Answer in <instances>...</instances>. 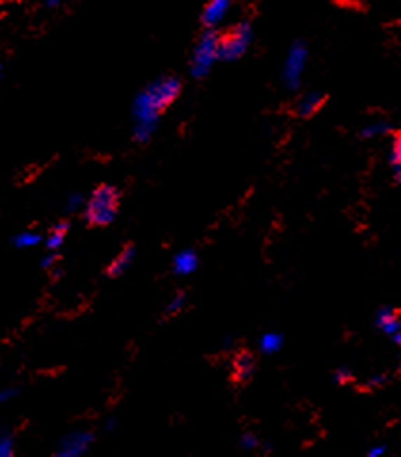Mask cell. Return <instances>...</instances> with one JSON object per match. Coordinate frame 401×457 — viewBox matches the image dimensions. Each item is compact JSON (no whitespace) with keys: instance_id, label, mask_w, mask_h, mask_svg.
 <instances>
[{"instance_id":"6da1fadb","label":"cell","mask_w":401,"mask_h":457,"mask_svg":"<svg viewBox=\"0 0 401 457\" xmlns=\"http://www.w3.org/2000/svg\"><path fill=\"white\" fill-rule=\"evenodd\" d=\"M181 88L183 84L177 77H160L135 95L132 103L133 140L137 143H147L151 140L158 128L160 117L177 100Z\"/></svg>"},{"instance_id":"7a4b0ae2","label":"cell","mask_w":401,"mask_h":457,"mask_svg":"<svg viewBox=\"0 0 401 457\" xmlns=\"http://www.w3.org/2000/svg\"><path fill=\"white\" fill-rule=\"evenodd\" d=\"M122 194L114 185H99L86 199L84 221L92 227H107L116 221Z\"/></svg>"},{"instance_id":"3957f363","label":"cell","mask_w":401,"mask_h":457,"mask_svg":"<svg viewBox=\"0 0 401 457\" xmlns=\"http://www.w3.org/2000/svg\"><path fill=\"white\" fill-rule=\"evenodd\" d=\"M219 60V33L208 29L198 39L191 60V73L194 79H202L210 73L211 65Z\"/></svg>"},{"instance_id":"277c9868","label":"cell","mask_w":401,"mask_h":457,"mask_svg":"<svg viewBox=\"0 0 401 457\" xmlns=\"http://www.w3.org/2000/svg\"><path fill=\"white\" fill-rule=\"evenodd\" d=\"M251 42V25L247 21L238 23L231 31L219 34V60L234 61L242 58Z\"/></svg>"},{"instance_id":"5b68a950","label":"cell","mask_w":401,"mask_h":457,"mask_svg":"<svg viewBox=\"0 0 401 457\" xmlns=\"http://www.w3.org/2000/svg\"><path fill=\"white\" fill-rule=\"evenodd\" d=\"M95 435L92 431H73L60 438L55 446V457H82L92 450Z\"/></svg>"},{"instance_id":"8992f818","label":"cell","mask_w":401,"mask_h":457,"mask_svg":"<svg viewBox=\"0 0 401 457\" xmlns=\"http://www.w3.org/2000/svg\"><path fill=\"white\" fill-rule=\"evenodd\" d=\"M304 63H306V48L301 42H297L290 50V55H287L285 65H283V82L291 90H295L299 86L304 71Z\"/></svg>"},{"instance_id":"52a82bcc","label":"cell","mask_w":401,"mask_h":457,"mask_svg":"<svg viewBox=\"0 0 401 457\" xmlns=\"http://www.w3.org/2000/svg\"><path fill=\"white\" fill-rule=\"evenodd\" d=\"M135 258H137V250H135V246L128 244L124 246L122 250H120V253L116 256V258L112 259L111 263H109V267H107V277L109 279H116V277H122L130 267L135 263Z\"/></svg>"},{"instance_id":"ba28073f","label":"cell","mask_w":401,"mask_h":457,"mask_svg":"<svg viewBox=\"0 0 401 457\" xmlns=\"http://www.w3.org/2000/svg\"><path fill=\"white\" fill-rule=\"evenodd\" d=\"M255 357L247 351H240L232 360V378L236 383H245L255 373Z\"/></svg>"},{"instance_id":"9c48e42d","label":"cell","mask_w":401,"mask_h":457,"mask_svg":"<svg viewBox=\"0 0 401 457\" xmlns=\"http://www.w3.org/2000/svg\"><path fill=\"white\" fill-rule=\"evenodd\" d=\"M198 265H200V258H198V253L191 248H186V250H181L173 256V261H171V269L173 272L177 274V277H186V274H192V272L196 271Z\"/></svg>"},{"instance_id":"30bf717a","label":"cell","mask_w":401,"mask_h":457,"mask_svg":"<svg viewBox=\"0 0 401 457\" xmlns=\"http://www.w3.org/2000/svg\"><path fill=\"white\" fill-rule=\"evenodd\" d=\"M325 103V95L320 92H310L304 93L301 100L295 103V113L297 117H301V119H310V117H314V114L320 111Z\"/></svg>"},{"instance_id":"8fae6325","label":"cell","mask_w":401,"mask_h":457,"mask_svg":"<svg viewBox=\"0 0 401 457\" xmlns=\"http://www.w3.org/2000/svg\"><path fill=\"white\" fill-rule=\"evenodd\" d=\"M232 0H210L204 8V13H202V23H204L208 29H211L213 25H217L219 21L223 20L229 8H231Z\"/></svg>"},{"instance_id":"7c38bea8","label":"cell","mask_w":401,"mask_h":457,"mask_svg":"<svg viewBox=\"0 0 401 457\" xmlns=\"http://www.w3.org/2000/svg\"><path fill=\"white\" fill-rule=\"evenodd\" d=\"M375 322L384 333H392L394 336L395 331L401 328V312L395 311V309H390V307H384V309L376 312Z\"/></svg>"},{"instance_id":"4fadbf2b","label":"cell","mask_w":401,"mask_h":457,"mask_svg":"<svg viewBox=\"0 0 401 457\" xmlns=\"http://www.w3.org/2000/svg\"><path fill=\"white\" fill-rule=\"evenodd\" d=\"M67 232H69V223L67 221H57L55 225L50 229L46 237H44V246H46V250H55V252H60V248L65 242Z\"/></svg>"},{"instance_id":"5bb4252c","label":"cell","mask_w":401,"mask_h":457,"mask_svg":"<svg viewBox=\"0 0 401 457\" xmlns=\"http://www.w3.org/2000/svg\"><path fill=\"white\" fill-rule=\"evenodd\" d=\"M10 242H12L13 248H20V250H29V248H34V246L44 244V237L34 231H20V232H15V234H13Z\"/></svg>"},{"instance_id":"9a60e30c","label":"cell","mask_w":401,"mask_h":457,"mask_svg":"<svg viewBox=\"0 0 401 457\" xmlns=\"http://www.w3.org/2000/svg\"><path fill=\"white\" fill-rule=\"evenodd\" d=\"M282 333H276V331H269V333H264L263 338L259 339V349H261V352H266V355L278 352L282 349Z\"/></svg>"},{"instance_id":"2e32d148","label":"cell","mask_w":401,"mask_h":457,"mask_svg":"<svg viewBox=\"0 0 401 457\" xmlns=\"http://www.w3.org/2000/svg\"><path fill=\"white\" fill-rule=\"evenodd\" d=\"M15 453V440L8 429H0V457H12Z\"/></svg>"},{"instance_id":"e0dca14e","label":"cell","mask_w":401,"mask_h":457,"mask_svg":"<svg viewBox=\"0 0 401 457\" xmlns=\"http://www.w3.org/2000/svg\"><path fill=\"white\" fill-rule=\"evenodd\" d=\"M184 307H186V293H177V296H173V299H171L170 303H168V307H165L164 314L165 317H175V314H179V312L183 311Z\"/></svg>"},{"instance_id":"ac0fdd59","label":"cell","mask_w":401,"mask_h":457,"mask_svg":"<svg viewBox=\"0 0 401 457\" xmlns=\"http://www.w3.org/2000/svg\"><path fill=\"white\" fill-rule=\"evenodd\" d=\"M86 204V197L80 191L69 192L65 199V210L67 212H79L82 210V206Z\"/></svg>"},{"instance_id":"d6986e66","label":"cell","mask_w":401,"mask_h":457,"mask_svg":"<svg viewBox=\"0 0 401 457\" xmlns=\"http://www.w3.org/2000/svg\"><path fill=\"white\" fill-rule=\"evenodd\" d=\"M21 389L15 385H6V387H0V406L10 404L12 400L20 397Z\"/></svg>"},{"instance_id":"ffe728a7","label":"cell","mask_w":401,"mask_h":457,"mask_svg":"<svg viewBox=\"0 0 401 457\" xmlns=\"http://www.w3.org/2000/svg\"><path fill=\"white\" fill-rule=\"evenodd\" d=\"M390 132V126L386 122H375V124H369L367 128H363L362 138H375V135H382V133Z\"/></svg>"},{"instance_id":"44dd1931","label":"cell","mask_w":401,"mask_h":457,"mask_svg":"<svg viewBox=\"0 0 401 457\" xmlns=\"http://www.w3.org/2000/svg\"><path fill=\"white\" fill-rule=\"evenodd\" d=\"M60 252H55V250H48V253L42 258V261H40V267L42 269H46V271H52L53 267L57 265V261H60Z\"/></svg>"},{"instance_id":"7402d4cb","label":"cell","mask_w":401,"mask_h":457,"mask_svg":"<svg viewBox=\"0 0 401 457\" xmlns=\"http://www.w3.org/2000/svg\"><path fill=\"white\" fill-rule=\"evenodd\" d=\"M259 444L261 442H259V438L253 432H243L242 437H240V448L242 450H255Z\"/></svg>"},{"instance_id":"603a6c76","label":"cell","mask_w":401,"mask_h":457,"mask_svg":"<svg viewBox=\"0 0 401 457\" xmlns=\"http://www.w3.org/2000/svg\"><path fill=\"white\" fill-rule=\"evenodd\" d=\"M390 162L394 166H401V132L395 135L394 145H392V154H390Z\"/></svg>"},{"instance_id":"cb8c5ba5","label":"cell","mask_w":401,"mask_h":457,"mask_svg":"<svg viewBox=\"0 0 401 457\" xmlns=\"http://www.w3.org/2000/svg\"><path fill=\"white\" fill-rule=\"evenodd\" d=\"M337 383H350V381H354V376H352V371L346 370V368H341V370L335 371V376H333Z\"/></svg>"},{"instance_id":"d4e9b609","label":"cell","mask_w":401,"mask_h":457,"mask_svg":"<svg viewBox=\"0 0 401 457\" xmlns=\"http://www.w3.org/2000/svg\"><path fill=\"white\" fill-rule=\"evenodd\" d=\"M388 383V378L386 376H375V378H371L367 381L369 387H381V385Z\"/></svg>"},{"instance_id":"484cf974","label":"cell","mask_w":401,"mask_h":457,"mask_svg":"<svg viewBox=\"0 0 401 457\" xmlns=\"http://www.w3.org/2000/svg\"><path fill=\"white\" fill-rule=\"evenodd\" d=\"M384 446H379V448H373V450H369V457H379L381 453H384Z\"/></svg>"},{"instance_id":"4316f807","label":"cell","mask_w":401,"mask_h":457,"mask_svg":"<svg viewBox=\"0 0 401 457\" xmlns=\"http://www.w3.org/2000/svg\"><path fill=\"white\" fill-rule=\"evenodd\" d=\"M114 425H116V419H107V423H105V429L107 431H114Z\"/></svg>"},{"instance_id":"83f0119b","label":"cell","mask_w":401,"mask_h":457,"mask_svg":"<svg viewBox=\"0 0 401 457\" xmlns=\"http://www.w3.org/2000/svg\"><path fill=\"white\" fill-rule=\"evenodd\" d=\"M394 341H395V343H397V345H401V328L394 333Z\"/></svg>"},{"instance_id":"f1b7e54d","label":"cell","mask_w":401,"mask_h":457,"mask_svg":"<svg viewBox=\"0 0 401 457\" xmlns=\"http://www.w3.org/2000/svg\"><path fill=\"white\" fill-rule=\"evenodd\" d=\"M395 179L401 183V166H395Z\"/></svg>"},{"instance_id":"f546056e","label":"cell","mask_w":401,"mask_h":457,"mask_svg":"<svg viewBox=\"0 0 401 457\" xmlns=\"http://www.w3.org/2000/svg\"><path fill=\"white\" fill-rule=\"evenodd\" d=\"M46 2H48V6H55V4H57L60 0H46Z\"/></svg>"},{"instance_id":"4dcf8cb0","label":"cell","mask_w":401,"mask_h":457,"mask_svg":"<svg viewBox=\"0 0 401 457\" xmlns=\"http://www.w3.org/2000/svg\"><path fill=\"white\" fill-rule=\"evenodd\" d=\"M400 373H401V364H400Z\"/></svg>"},{"instance_id":"1f68e13d","label":"cell","mask_w":401,"mask_h":457,"mask_svg":"<svg viewBox=\"0 0 401 457\" xmlns=\"http://www.w3.org/2000/svg\"><path fill=\"white\" fill-rule=\"evenodd\" d=\"M0 77H2V71H0Z\"/></svg>"}]
</instances>
